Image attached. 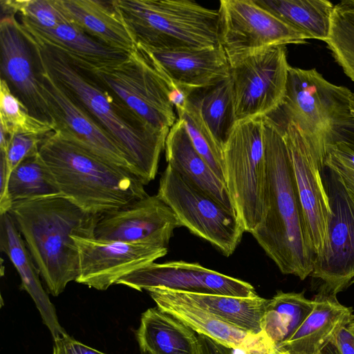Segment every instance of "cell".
Here are the masks:
<instances>
[{
  "label": "cell",
  "instance_id": "obj_20",
  "mask_svg": "<svg viewBox=\"0 0 354 354\" xmlns=\"http://www.w3.org/2000/svg\"><path fill=\"white\" fill-rule=\"evenodd\" d=\"M136 46L173 87L185 95L230 76V66L221 46L174 50Z\"/></svg>",
  "mask_w": 354,
  "mask_h": 354
},
{
  "label": "cell",
  "instance_id": "obj_8",
  "mask_svg": "<svg viewBox=\"0 0 354 354\" xmlns=\"http://www.w3.org/2000/svg\"><path fill=\"white\" fill-rule=\"evenodd\" d=\"M263 120L259 118L237 122L223 146L225 184L243 227L250 234L266 213Z\"/></svg>",
  "mask_w": 354,
  "mask_h": 354
},
{
  "label": "cell",
  "instance_id": "obj_31",
  "mask_svg": "<svg viewBox=\"0 0 354 354\" xmlns=\"http://www.w3.org/2000/svg\"><path fill=\"white\" fill-rule=\"evenodd\" d=\"M8 194L12 203L62 196L39 152L23 160L10 173Z\"/></svg>",
  "mask_w": 354,
  "mask_h": 354
},
{
  "label": "cell",
  "instance_id": "obj_34",
  "mask_svg": "<svg viewBox=\"0 0 354 354\" xmlns=\"http://www.w3.org/2000/svg\"><path fill=\"white\" fill-rule=\"evenodd\" d=\"M193 146L216 176L225 183L223 148L211 135L196 111L185 100L176 107ZM226 185V184H225Z\"/></svg>",
  "mask_w": 354,
  "mask_h": 354
},
{
  "label": "cell",
  "instance_id": "obj_35",
  "mask_svg": "<svg viewBox=\"0 0 354 354\" xmlns=\"http://www.w3.org/2000/svg\"><path fill=\"white\" fill-rule=\"evenodd\" d=\"M3 13L19 14L39 27L52 29L62 24H71L57 0H1Z\"/></svg>",
  "mask_w": 354,
  "mask_h": 354
},
{
  "label": "cell",
  "instance_id": "obj_3",
  "mask_svg": "<svg viewBox=\"0 0 354 354\" xmlns=\"http://www.w3.org/2000/svg\"><path fill=\"white\" fill-rule=\"evenodd\" d=\"M8 213L53 296L79 274V253L73 236L95 237L101 215L86 212L63 196L12 203Z\"/></svg>",
  "mask_w": 354,
  "mask_h": 354
},
{
  "label": "cell",
  "instance_id": "obj_7",
  "mask_svg": "<svg viewBox=\"0 0 354 354\" xmlns=\"http://www.w3.org/2000/svg\"><path fill=\"white\" fill-rule=\"evenodd\" d=\"M86 68L148 126L169 131L176 122L175 104L182 91L173 87L137 46L123 60Z\"/></svg>",
  "mask_w": 354,
  "mask_h": 354
},
{
  "label": "cell",
  "instance_id": "obj_11",
  "mask_svg": "<svg viewBox=\"0 0 354 354\" xmlns=\"http://www.w3.org/2000/svg\"><path fill=\"white\" fill-rule=\"evenodd\" d=\"M280 126L301 205L307 242L315 257L324 246L331 214L324 178L327 149L306 140L292 122Z\"/></svg>",
  "mask_w": 354,
  "mask_h": 354
},
{
  "label": "cell",
  "instance_id": "obj_14",
  "mask_svg": "<svg viewBox=\"0 0 354 354\" xmlns=\"http://www.w3.org/2000/svg\"><path fill=\"white\" fill-rule=\"evenodd\" d=\"M115 284L138 291L152 288L200 294L239 297L257 295L249 283L202 266L183 261L153 262L119 279Z\"/></svg>",
  "mask_w": 354,
  "mask_h": 354
},
{
  "label": "cell",
  "instance_id": "obj_36",
  "mask_svg": "<svg viewBox=\"0 0 354 354\" xmlns=\"http://www.w3.org/2000/svg\"><path fill=\"white\" fill-rule=\"evenodd\" d=\"M325 167L335 174L354 201V143L342 142L328 147Z\"/></svg>",
  "mask_w": 354,
  "mask_h": 354
},
{
  "label": "cell",
  "instance_id": "obj_33",
  "mask_svg": "<svg viewBox=\"0 0 354 354\" xmlns=\"http://www.w3.org/2000/svg\"><path fill=\"white\" fill-rule=\"evenodd\" d=\"M0 128L10 135L28 133L45 136L54 125L32 115L28 107L12 92L6 80L0 82Z\"/></svg>",
  "mask_w": 354,
  "mask_h": 354
},
{
  "label": "cell",
  "instance_id": "obj_22",
  "mask_svg": "<svg viewBox=\"0 0 354 354\" xmlns=\"http://www.w3.org/2000/svg\"><path fill=\"white\" fill-rule=\"evenodd\" d=\"M314 307L294 335L276 348V354H318L353 317V308L337 296L317 293Z\"/></svg>",
  "mask_w": 354,
  "mask_h": 354
},
{
  "label": "cell",
  "instance_id": "obj_27",
  "mask_svg": "<svg viewBox=\"0 0 354 354\" xmlns=\"http://www.w3.org/2000/svg\"><path fill=\"white\" fill-rule=\"evenodd\" d=\"M185 100L196 111L216 142L223 148L236 123L231 77L196 89Z\"/></svg>",
  "mask_w": 354,
  "mask_h": 354
},
{
  "label": "cell",
  "instance_id": "obj_32",
  "mask_svg": "<svg viewBox=\"0 0 354 354\" xmlns=\"http://www.w3.org/2000/svg\"><path fill=\"white\" fill-rule=\"evenodd\" d=\"M325 42L335 62L354 82V0L335 6Z\"/></svg>",
  "mask_w": 354,
  "mask_h": 354
},
{
  "label": "cell",
  "instance_id": "obj_12",
  "mask_svg": "<svg viewBox=\"0 0 354 354\" xmlns=\"http://www.w3.org/2000/svg\"><path fill=\"white\" fill-rule=\"evenodd\" d=\"M325 182L331 214L310 277L318 293L337 296L354 284V201L330 170Z\"/></svg>",
  "mask_w": 354,
  "mask_h": 354
},
{
  "label": "cell",
  "instance_id": "obj_13",
  "mask_svg": "<svg viewBox=\"0 0 354 354\" xmlns=\"http://www.w3.org/2000/svg\"><path fill=\"white\" fill-rule=\"evenodd\" d=\"M289 67L286 46L268 48L230 66L236 122L266 118L279 109Z\"/></svg>",
  "mask_w": 354,
  "mask_h": 354
},
{
  "label": "cell",
  "instance_id": "obj_28",
  "mask_svg": "<svg viewBox=\"0 0 354 354\" xmlns=\"http://www.w3.org/2000/svg\"><path fill=\"white\" fill-rule=\"evenodd\" d=\"M176 292L185 300L232 325L253 334L263 333L261 320L269 299L258 295L239 297Z\"/></svg>",
  "mask_w": 354,
  "mask_h": 354
},
{
  "label": "cell",
  "instance_id": "obj_43",
  "mask_svg": "<svg viewBox=\"0 0 354 354\" xmlns=\"http://www.w3.org/2000/svg\"><path fill=\"white\" fill-rule=\"evenodd\" d=\"M351 108L352 113L354 116V93H352L351 96Z\"/></svg>",
  "mask_w": 354,
  "mask_h": 354
},
{
  "label": "cell",
  "instance_id": "obj_37",
  "mask_svg": "<svg viewBox=\"0 0 354 354\" xmlns=\"http://www.w3.org/2000/svg\"><path fill=\"white\" fill-rule=\"evenodd\" d=\"M45 136L28 133H17L12 136L6 153H3L10 173L23 160L39 152Z\"/></svg>",
  "mask_w": 354,
  "mask_h": 354
},
{
  "label": "cell",
  "instance_id": "obj_42",
  "mask_svg": "<svg viewBox=\"0 0 354 354\" xmlns=\"http://www.w3.org/2000/svg\"><path fill=\"white\" fill-rule=\"evenodd\" d=\"M318 354H334L330 345H328L323 351Z\"/></svg>",
  "mask_w": 354,
  "mask_h": 354
},
{
  "label": "cell",
  "instance_id": "obj_18",
  "mask_svg": "<svg viewBox=\"0 0 354 354\" xmlns=\"http://www.w3.org/2000/svg\"><path fill=\"white\" fill-rule=\"evenodd\" d=\"M15 14H5L0 21L1 79L12 92L39 119L50 122L31 44Z\"/></svg>",
  "mask_w": 354,
  "mask_h": 354
},
{
  "label": "cell",
  "instance_id": "obj_5",
  "mask_svg": "<svg viewBox=\"0 0 354 354\" xmlns=\"http://www.w3.org/2000/svg\"><path fill=\"white\" fill-rule=\"evenodd\" d=\"M136 45L155 50L218 47L219 12L189 0H115Z\"/></svg>",
  "mask_w": 354,
  "mask_h": 354
},
{
  "label": "cell",
  "instance_id": "obj_1",
  "mask_svg": "<svg viewBox=\"0 0 354 354\" xmlns=\"http://www.w3.org/2000/svg\"><path fill=\"white\" fill-rule=\"evenodd\" d=\"M36 64L48 73L111 137L145 185L157 174L169 131L152 128L102 86L91 73L62 52L28 38Z\"/></svg>",
  "mask_w": 354,
  "mask_h": 354
},
{
  "label": "cell",
  "instance_id": "obj_10",
  "mask_svg": "<svg viewBox=\"0 0 354 354\" xmlns=\"http://www.w3.org/2000/svg\"><path fill=\"white\" fill-rule=\"evenodd\" d=\"M218 12L220 45L230 66L268 48L308 39L254 0H221Z\"/></svg>",
  "mask_w": 354,
  "mask_h": 354
},
{
  "label": "cell",
  "instance_id": "obj_6",
  "mask_svg": "<svg viewBox=\"0 0 354 354\" xmlns=\"http://www.w3.org/2000/svg\"><path fill=\"white\" fill-rule=\"evenodd\" d=\"M352 92L327 81L315 68L289 67L285 97L279 111L306 140L328 149L342 142L354 143ZM278 110V111H279Z\"/></svg>",
  "mask_w": 354,
  "mask_h": 354
},
{
  "label": "cell",
  "instance_id": "obj_4",
  "mask_svg": "<svg viewBox=\"0 0 354 354\" xmlns=\"http://www.w3.org/2000/svg\"><path fill=\"white\" fill-rule=\"evenodd\" d=\"M39 152L62 196L86 212L102 215L148 195L131 171L99 158L59 131L46 135Z\"/></svg>",
  "mask_w": 354,
  "mask_h": 354
},
{
  "label": "cell",
  "instance_id": "obj_9",
  "mask_svg": "<svg viewBox=\"0 0 354 354\" xmlns=\"http://www.w3.org/2000/svg\"><path fill=\"white\" fill-rule=\"evenodd\" d=\"M158 196L180 225L224 256L234 253L245 232L237 215L185 180L167 165L160 178Z\"/></svg>",
  "mask_w": 354,
  "mask_h": 354
},
{
  "label": "cell",
  "instance_id": "obj_40",
  "mask_svg": "<svg viewBox=\"0 0 354 354\" xmlns=\"http://www.w3.org/2000/svg\"><path fill=\"white\" fill-rule=\"evenodd\" d=\"M10 176L6 156L0 152V214L8 212L12 205L8 194Z\"/></svg>",
  "mask_w": 354,
  "mask_h": 354
},
{
  "label": "cell",
  "instance_id": "obj_15",
  "mask_svg": "<svg viewBox=\"0 0 354 354\" xmlns=\"http://www.w3.org/2000/svg\"><path fill=\"white\" fill-rule=\"evenodd\" d=\"M79 253L75 281L106 290L123 276L155 262L168 252L167 247L127 243L73 236Z\"/></svg>",
  "mask_w": 354,
  "mask_h": 354
},
{
  "label": "cell",
  "instance_id": "obj_2",
  "mask_svg": "<svg viewBox=\"0 0 354 354\" xmlns=\"http://www.w3.org/2000/svg\"><path fill=\"white\" fill-rule=\"evenodd\" d=\"M266 213L251 234L283 274L310 276L315 256L307 242L301 205L282 127L264 118Z\"/></svg>",
  "mask_w": 354,
  "mask_h": 354
},
{
  "label": "cell",
  "instance_id": "obj_26",
  "mask_svg": "<svg viewBox=\"0 0 354 354\" xmlns=\"http://www.w3.org/2000/svg\"><path fill=\"white\" fill-rule=\"evenodd\" d=\"M136 335L141 354H198L194 331L157 306L142 314Z\"/></svg>",
  "mask_w": 354,
  "mask_h": 354
},
{
  "label": "cell",
  "instance_id": "obj_17",
  "mask_svg": "<svg viewBox=\"0 0 354 354\" xmlns=\"http://www.w3.org/2000/svg\"><path fill=\"white\" fill-rule=\"evenodd\" d=\"M180 227L171 209L158 195H147L100 216L95 239L127 243L167 247L176 228Z\"/></svg>",
  "mask_w": 354,
  "mask_h": 354
},
{
  "label": "cell",
  "instance_id": "obj_23",
  "mask_svg": "<svg viewBox=\"0 0 354 354\" xmlns=\"http://www.w3.org/2000/svg\"><path fill=\"white\" fill-rule=\"evenodd\" d=\"M165 152L167 165L185 180L236 214L225 183L196 150L179 118L169 131Z\"/></svg>",
  "mask_w": 354,
  "mask_h": 354
},
{
  "label": "cell",
  "instance_id": "obj_29",
  "mask_svg": "<svg viewBox=\"0 0 354 354\" xmlns=\"http://www.w3.org/2000/svg\"><path fill=\"white\" fill-rule=\"evenodd\" d=\"M308 39L326 41L328 37L333 4L326 0H254Z\"/></svg>",
  "mask_w": 354,
  "mask_h": 354
},
{
  "label": "cell",
  "instance_id": "obj_16",
  "mask_svg": "<svg viewBox=\"0 0 354 354\" xmlns=\"http://www.w3.org/2000/svg\"><path fill=\"white\" fill-rule=\"evenodd\" d=\"M37 67L41 90L55 131L71 138L105 161L133 174L126 156L111 137L48 73L37 65Z\"/></svg>",
  "mask_w": 354,
  "mask_h": 354
},
{
  "label": "cell",
  "instance_id": "obj_41",
  "mask_svg": "<svg viewBox=\"0 0 354 354\" xmlns=\"http://www.w3.org/2000/svg\"><path fill=\"white\" fill-rule=\"evenodd\" d=\"M198 340V354H232L231 348L197 333Z\"/></svg>",
  "mask_w": 354,
  "mask_h": 354
},
{
  "label": "cell",
  "instance_id": "obj_25",
  "mask_svg": "<svg viewBox=\"0 0 354 354\" xmlns=\"http://www.w3.org/2000/svg\"><path fill=\"white\" fill-rule=\"evenodd\" d=\"M0 249L8 255L18 272L23 289L33 299L53 339L66 333L58 321L53 304L41 286L39 271L25 241L8 212L0 214Z\"/></svg>",
  "mask_w": 354,
  "mask_h": 354
},
{
  "label": "cell",
  "instance_id": "obj_38",
  "mask_svg": "<svg viewBox=\"0 0 354 354\" xmlns=\"http://www.w3.org/2000/svg\"><path fill=\"white\" fill-rule=\"evenodd\" d=\"M53 339V354H107L77 341L66 333Z\"/></svg>",
  "mask_w": 354,
  "mask_h": 354
},
{
  "label": "cell",
  "instance_id": "obj_21",
  "mask_svg": "<svg viewBox=\"0 0 354 354\" xmlns=\"http://www.w3.org/2000/svg\"><path fill=\"white\" fill-rule=\"evenodd\" d=\"M70 22L97 41L131 53L136 41L115 0H57Z\"/></svg>",
  "mask_w": 354,
  "mask_h": 354
},
{
  "label": "cell",
  "instance_id": "obj_39",
  "mask_svg": "<svg viewBox=\"0 0 354 354\" xmlns=\"http://www.w3.org/2000/svg\"><path fill=\"white\" fill-rule=\"evenodd\" d=\"M329 345L334 354H354V315L339 329Z\"/></svg>",
  "mask_w": 354,
  "mask_h": 354
},
{
  "label": "cell",
  "instance_id": "obj_24",
  "mask_svg": "<svg viewBox=\"0 0 354 354\" xmlns=\"http://www.w3.org/2000/svg\"><path fill=\"white\" fill-rule=\"evenodd\" d=\"M20 19L21 30L26 37L62 52L74 62L87 68L120 62L130 53L97 41L73 24H62L46 29L23 17Z\"/></svg>",
  "mask_w": 354,
  "mask_h": 354
},
{
  "label": "cell",
  "instance_id": "obj_30",
  "mask_svg": "<svg viewBox=\"0 0 354 354\" xmlns=\"http://www.w3.org/2000/svg\"><path fill=\"white\" fill-rule=\"evenodd\" d=\"M314 307L304 292L279 290L269 299L261 320L263 332L276 348L288 341Z\"/></svg>",
  "mask_w": 354,
  "mask_h": 354
},
{
  "label": "cell",
  "instance_id": "obj_19",
  "mask_svg": "<svg viewBox=\"0 0 354 354\" xmlns=\"http://www.w3.org/2000/svg\"><path fill=\"white\" fill-rule=\"evenodd\" d=\"M156 306L194 332L244 354H276L275 346L264 333L253 334L232 325L180 297L174 290H147Z\"/></svg>",
  "mask_w": 354,
  "mask_h": 354
}]
</instances>
